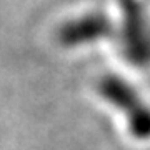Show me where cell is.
I'll use <instances>...</instances> for the list:
<instances>
[{"label":"cell","instance_id":"cell-1","mask_svg":"<svg viewBox=\"0 0 150 150\" xmlns=\"http://www.w3.org/2000/svg\"><path fill=\"white\" fill-rule=\"evenodd\" d=\"M97 90L105 102L125 112L132 137L139 140L150 139V107L142 102L137 90L129 82L115 75H105L100 79Z\"/></svg>","mask_w":150,"mask_h":150},{"label":"cell","instance_id":"cell-2","mask_svg":"<svg viewBox=\"0 0 150 150\" xmlns=\"http://www.w3.org/2000/svg\"><path fill=\"white\" fill-rule=\"evenodd\" d=\"M123 10V54L130 64L150 62V28L137 0H118Z\"/></svg>","mask_w":150,"mask_h":150},{"label":"cell","instance_id":"cell-3","mask_svg":"<svg viewBox=\"0 0 150 150\" xmlns=\"http://www.w3.org/2000/svg\"><path fill=\"white\" fill-rule=\"evenodd\" d=\"M108 30H110V23L105 17L98 15V13H90L82 18H77L75 22L65 23L60 28L59 38L64 45L74 47L79 43L98 40L100 37L107 35Z\"/></svg>","mask_w":150,"mask_h":150}]
</instances>
